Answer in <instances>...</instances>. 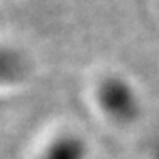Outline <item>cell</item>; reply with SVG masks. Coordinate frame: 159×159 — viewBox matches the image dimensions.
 <instances>
[{"label":"cell","mask_w":159,"mask_h":159,"mask_svg":"<svg viewBox=\"0 0 159 159\" xmlns=\"http://www.w3.org/2000/svg\"><path fill=\"white\" fill-rule=\"evenodd\" d=\"M98 100L103 110L117 122H132L139 113V100L125 80L110 76L98 88Z\"/></svg>","instance_id":"1"},{"label":"cell","mask_w":159,"mask_h":159,"mask_svg":"<svg viewBox=\"0 0 159 159\" xmlns=\"http://www.w3.org/2000/svg\"><path fill=\"white\" fill-rule=\"evenodd\" d=\"M86 144L76 134H63L56 137L44 151L41 159H85Z\"/></svg>","instance_id":"2"},{"label":"cell","mask_w":159,"mask_h":159,"mask_svg":"<svg viewBox=\"0 0 159 159\" xmlns=\"http://www.w3.org/2000/svg\"><path fill=\"white\" fill-rule=\"evenodd\" d=\"M25 75V61L14 49L0 48V83H16Z\"/></svg>","instance_id":"3"},{"label":"cell","mask_w":159,"mask_h":159,"mask_svg":"<svg viewBox=\"0 0 159 159\" xmlns=\"http://www.w3.org/2000/svg\"><path fill=\"white\" fill-rule=\"evenodd\" d=\"M154 156H156V159H159V146H157V149H156V152H154Z\"/></svg>","instance_id":"4"}]
</instances>
